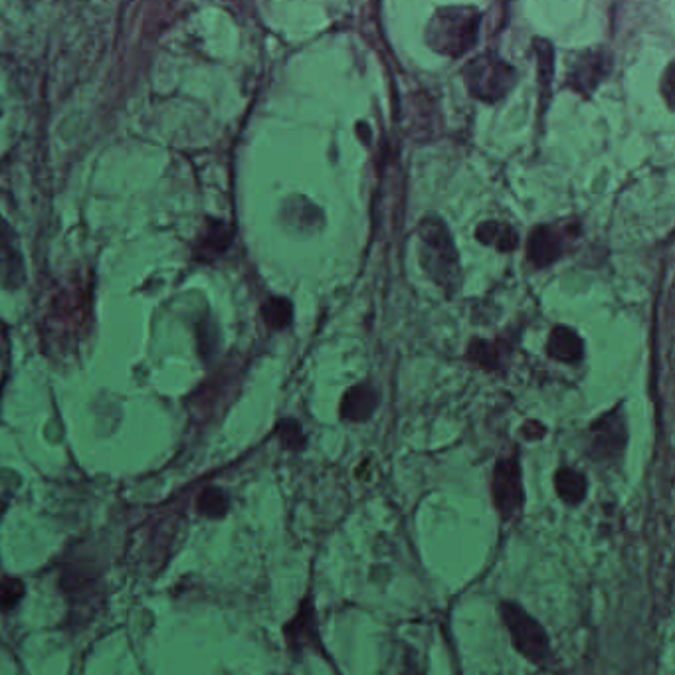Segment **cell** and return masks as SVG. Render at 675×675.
<instances>
[{
    "label": "cell",
    "instance_id": "17",
    "mask_svg": "<svg viewBox=\"0 0 675 675\" xmlns=\"http://www.w3.org/2000/svg\"><path fill=\"white\" fill-rule=\"evenodd\" d=\"M278 434H280L284 446L291 448V450H299L305 444V436L301 432V426L295 420H284L278 426Z\"/></svg>",
    "mask_w": 675,
    "mask_h": 675
},
{
    "label": "cell",
    "instance_id": "9",
    "mask_svg": "<svg viewBox=\"0 0 675 675\" xmlns=\"http://www.w3.org/2000/svg\"><path fill=\"white\" fill-rule=\"evenodd\" d=\"M608 68L610 64L604 52H584L571 70L569 86L584 94H590L598 86V82L606 76Z\"/></svg>",
    "mask_w": 675,
    "mask_h": 675
},
{
    "label": "cell",
    "instance_id": "5",
    "mask_svg": "<svg viewBox=\"0 0 675 675\" xmlns=\"http://www.w3.org/2000/svg\"><path fill=\"white\" fill-rule=\"evenodd\" d=\"M624 446H626V424L620 412H610L592 426L590 454L594 460L610 462L624 452Z\"/></svg>",
    "mask_w": 675,
    "mask_h": 675
},
{
    "label": "cell",
    "instance_id": "10",
    "mask_svg": "<svg viewBox=\"0 0 675 675\" xmlns=\"http://www.w3.org/2000/svg\"><path fill=\"white\" fill-rule=\"evenodd\" d=\"M379 406V392L369 385L353 386L343 396L341 416L353 422H365Z\"/></svg>",
    "mask_w": 675,
    "mask_h": 675
},
{
    "label": "cell",
    "instance_id": "1",
    "mask_svg": "<svg viewBox=\"0 0 675 675\" xmlns=\"http://www.w3.org/2000/svg\"><path fill=\"white\" fill-rule=\"evenodd\" d=\"M420 252L422 266L432 280L448 293H454L460 284V262L454 240L442 220L426 218L420 224Z\"/></svg>",
    "mask_w": 675,
    "mask_h": 675
},
{
    "label": "cell",
    "instance_id": "4",
    "mask_svg": "<svg viewBox=\"0 0 675 675\" xmlns=\"http://www.w3.org/2000/svg\"><path fill=\"white\" fill-rule=\"evenodd\" d=\"M501 616L511 632L515 648L531 662L543 664L551 656L549 636L543 626L513 602L501 604Z\"/></svg>",
    "mask_w": 675,
    "mask_h": 675
},
{
    "label": "cell",
    "instance_id": "15",
    "mask_svg": "<svg viewBox=\"0 0 675 675\" xmlns=\"http://www.w3.org/2000/svg\"><path fill=\"white\" fill-rule=\"evenodd\" d=\"M262 315L264 321L274 327V329H284L291 323L293 317V307L290 301L284 297H272L262 305Z\"/></svg>",
    "mask_w": 675,
    "mask_h": 675
},
{
    "label": "cell",
    "instance_id": "3",
    "mask_svg": "<svg viewBox=\"0 0 675 675\" xmlns=\"http://www.w3.org/2000/svg\"><path fill=\"white\" fill-rule=\"evenodd\" d=\"M468 90L483 101H497L515 86V70L495 54H482L466 70Z\"/></svg>",
    "mask_w": 675,
    "mask_h": 675
},
{
    "label": "cell",
    "instance_id": "6",
    "mask_svg": "<svg viewBox=\"0 0 675 675\" xmlns=\"http://www.w3.org/2000/svg\"><path fill=\"white\" fill-rule=\"evenodd\" d=\"M493 497L495 505L503 517H511L523 501L521 470L517 460H501L495 466L493 474Z\"/></svg>",
    "mask_w": 675,
    "mask_h": 675
},
{
    "label": "cell",
    "instance_id": "2",
    "mask_svg": "<svg viewBox=\"0 0 675 675\" xmlns=\"http://www.w3.org/2000/svg\"><path fill=\"white\" fill-rule=\"evenodd\" d=\"M478 26V12L470 8H446L432 18L428 26V40L442 54L462 56L476 44Z\"/></svg>",
    "mask_w": 675,
    "mask_h": 675
},
{
    "label": "cell",
    "instance_id": "12",
    "mask_svg": "<svg viewBox=\"0 0 675 675\" xmlns=\"http://www.w3.org/2000/svg\"><path fill=\"white\" fill-rule=\"evenodd\" d=\"M476 236L482 244L487 246H495L501 252H511L515 250L517 242H519V234L513 226L505 224V222H497V220H487L478 226Z\"/></svg>",
    "mask_w": 675,
    "mask_h": 675
},
{
    "label": "cell",
    "instance_id": "16",
    "mask_svg": "<svg viewBox=\"0 0 675 675\" xmlns=\"http://www.w3.org/2000/svg\"><path fill=\"white\" fill-rule=\"evenodd\" d=\"M198 509L206 517H222L228 511V497L224 491L216 487H208L198 499Z\"/></svg>",
    "mask_w": 675,
    "mask_h": 675
},
{
    "label": "cell",
    "instance_id": "8",
    "mask_svg": "<svg viewBox=\"0 0 675 675\" xmlns=\"http://www.w3.org/2000/svg\"><path fill=\"white\" fill-rule=\"evenodd\" d=\"M565 252L563 236L551 226H537L527 240V258L537 268L557 262Z\"/></svg>",
    "mask_w": 675,
    "mask_h": 675
},
{
    "label": "cell",
    "instance_id": "18",
    "mask_svg": "<svg viewBox=\"0 0 675 675\" xmlns=\"http://www.w3.org/2000/svg\"><path fill=\"white\" fill-rule=\"evenodd\" d=\"M22 598V584L18 580L0 582V608L8 610Z\"/></svg>",
    "mask_w": 675,
    "mask_h": 675
},
{
    "label": "cell",
    "instance_id": "7",
    "mask_svg": "<svg viewBox=\"0 0 675 675\" xmlns=\"http://www.w3.org/2000/svg\"><path fill=\"white\" fill-rule=\"evenodd\" d=\"M26 270L14 228L0 216V284L16 290L24 284Z\"/></svg>",
    "mask_w": 675,
    "mask_h": 675
},
{
    "label": "cell",
    "instance_id": "20",
    "mask_svg": "<svg viewBox=\"0 0 675 675\" xmlns=\"http://www.w3.org/2000/svg\"><path fill=\"white\" fill-rule=\"evenodd\" d=\"M0 115H2V111H0Z\"/></svg>",
    "mask_w": 675,
    "mask_h": 675
},
{
    "label": "cell",
    "instance_id": "14",
    "mask_svg": "<svg viewBox=\"0 0 675 675\" xmlns=\"http://www.w3.org/2000/svg\"><path fill=\"white\" fill-rule=\"evenodd\" d=\"M288 636H290L291 648L301 650L303 646H307L311 642V636H315V620H313V608L309 606V602L303 604L299 616L293 620L288 628Z\"/></svg>",
    "mask_w": 675,
    "mask_h": 675
},
{
    "label": "cell",
    "instance_id": "11",
    "mask_svg": "<svg viewBox=\"0 0 675 675\" xmlns=\"http://www.w3.org/2000/svg\"><path fill=\"white\" fill-rule=\"evenodd\" d=\"M547 353L551 359L567 363V365H577L582 361L584 349H582V339L579 335L569 329V327H555L549 343H547Z\"/></svg>",
    "mask_w": 675,
    "mask_h": 675
},
{
    "label": "cell",
    "instance_id": "13",
    "mask_svg": "<svg viewBox=\"0 0 675 675\" xmlns=\"http://www.w3.org/2000/svg\"><path fill=\"white\" fill-rule=\"evenodd\" d=\"M557 491L569 505H577L586 495V478L571 468H563L557 474Z\"/></svg>",
    "mask_w": 675,
    "mask_h": 675
},
{
    "label": "cell",
    "instance_id": "19",
    "mask_svg": "<svg viewBox=\"0 0 675 675\" xmlns=\"http://www.w3.org/2000/svg\"><path fill=\"white\" fill-rule=\"evenodd\" d=\"M468 355H470L476 363H480L482 367H487V369H491V367L497 363V359H495V349H493L489 343H485V341H474L472 347H470V351H468Z\"/></svg>",
    "mask_w": 675,
    "mask_h": 675
}]
</instances>
